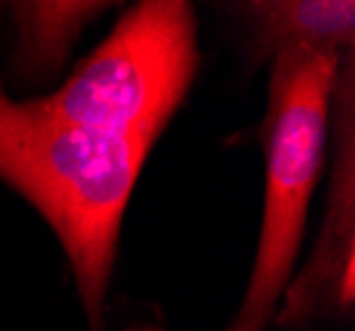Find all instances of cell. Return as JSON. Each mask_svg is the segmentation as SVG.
I'll list each match as a JSON object with an SVG mask.
<instances>
[{
  "label": "cell",
  "instance_id": "1",
  "mask_svg": "<svg viewBox=\"0 0 355 331\" xmlns=\"http://www.w3.org/2000/svg\"><path fill=\"white\" fill-rule=\"evenodd\" d=\"M151 143L64 122L0 82V178L27 196L69 257L90 331H101L122 215Z\"/></svg>",
  "mask_w": 355,
  "mask_h": 331
},
{
  "label": "cell",
  "instance_id": "4",
  "mask_svg": "<svg viewBox=\"0 0 355 331\" xmlns=\"http://www.w3.org/2000/svg\"><path fill=\"white\" fill-rule=\"evenodd\" d=\"M331 106L334 165L326 194L324 226L308 262L284 289L276 323L305 329L315 318H342L355 305V53L347 51L337 69Z\"/></svg>",
  "mask_w": 355,
  "mask_h": 331
},
{
  "label": "cell",
  "instance_id": "3",
  "mask_svg": "<svg viewBox=\"0 0 355 331\" xmlns=\"http://www.w3.org/2000/svg\"><path fill=\"white\" fill-rule=\"evenodd\" d=\"M196 61L191 3L146 0L122 14L59 91L35 101L64 122L154 146L191 88Z\"/></svg>",
  "mask_w": 355,
  "mask_h": 331
},
{
  "label": "cell",
  "instance_id": "7",
  "mask_svg": "<svg viewBox=\"0 0 355 331\" xmlns=\"http://www.w3.org/2000/svg\"><path fill=\"white\" fill-rule=\"evenodd\" d=\"M266 326H257V323H231L225 331H263ZM130 331H162V329H157V326H141V329H130Z\"/></svg>",
  "mask_w": 355,
  "mask_h": 331
},
{
  "label": "cell",
  "instance_id": "6",
  "mask_svg": "<svg viewBox=\"0 0 355 331\" xmlns=\"http://www.w3.org/2000/svg\"><path fill=\"white\" fill-rule=\"evenodd\" d=\"M109 8L106 3L21 0L11 6L16 40L11 69L21 80H43L59 72L80 32Z\"/></svg>",
  "mask_w": 355,
  "mask_h": 331
},
{
  "label": "cell",
  "instance_id": "2",
  "mask_svg": "<svg viewBox=\"0 0 355 331\" xmlns=\"http://www.w3.org/2000/svg\"><path fill=\"white\" fill-rule=\"evenodd\" d=\"M345 53L284 51L273 56L268 111L260 141L266 149V210L250 286L236 323L268 326L292 281L305 233L308 204L324 167L337 69Z\"/></svg>",
  "mask_w": 355,
  "mask_h": 331
},
{
  "label": "cell",
  "instance_id": "5",
  "mask_svg": "<svg viewBox=\"0 0 355 331\" xmlns=\"http://www.w3.org/2000/svg\"><path fill=\"white\" fill-rule=\"evenodd\" d=\"M236 8L247 21L254 61L297 48L334 53L355 48L353 0H254Z\"/></svg>",
  "mask_w": 355,
  "mask_h": 331
}]
</instances>
